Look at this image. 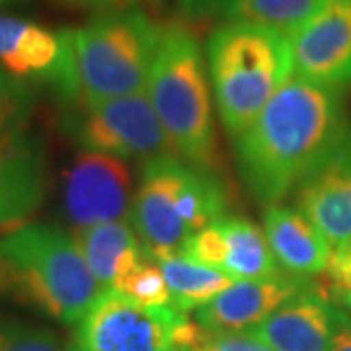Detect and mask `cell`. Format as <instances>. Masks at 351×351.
<instances>
[{
    "label": "cell",
    "mask_w": 351,
    "mask_h": 351,
    "mask_svg": "<svg viewBox=\"0 0 351 351\" xmlns=\"http://www.w3.org/2000/svg\"><path fill=\"white\" fill-rule=\"evenodd\" d=\"M350 137L338 88L291 75L234 137L240 176L256 199L274 205Z\"/></svg>",
    "instance_id": "6da1fadb"
},
{
    "label": "cell",
    "mask_w": 351,
    "mask_h": 351,
    "mask_svg": "<svg viewBox=\"0 0 351 351\" xmlns=\"http://www.w3.org/2000/svg\"><path fill=\"white\" fill-rule=\"evenodd\" d=\"M101 291L75 237L59 226L34 223L0 237V299L75 324Z\"/></svg>",
    "instance_id": "7a4b0ae2"
},
{
    "label": "cell",
    "mask_w": 351,
    "mask_h": 351,
    "mask_svg": "<svg viewBox=\"0 0 351 351\" xmlns=\"http://www.w3.org/2000/svg\"><path fill=\"white\" fill-rule=\"evenodd\" d=\"M225 191L211 170L164 154L143 166L129 223L158 262L182 254L199 230L225 215Z\"/></svg>",
    "instance_id": "3957f363"
},
{
    "label": "cell",
    "mask_w": 351,
    "mask_h": 351,
    "mask_svg": "<svg viewBox=\"0 0 351 351\" xmlns=\"http://www.w3.org/2000/svg\"><path fill=\"white\" fill-rule=\"evenodd\" d=\"M215 104L228 135L239 137L293 75L287 36L228 20L207 41Z\"/></svg>",
    "instance_id": "277c9868"
},
{
    "label": "cell",
    "mask_w": 351,
    "mask_h": 351,
    "mask_svg": "<svg viewBox=\"0 0 351 351\" xmlns=\"http://www.w3.org/2000/svg\"><path fill=\"white\" fill-rule=\"evenodd\" d=\"M147 94L172 151L209 170L215 162L213 90L197 39L180 25L162 29Z\"/></svg>",
    "instance_id": "5b68a950"
},
{
    "label": "cell",
    "mask_w": 351,
    "mask_h": 351,
    "mask_svg": "<svg viewBox=\"0 0 351 351\" xmlns=\"http://www.w3.org/2000/svg\"><path fill=\"white\" fill-rule=\"evenodd\" d=\"M162 29L151 16L125 8L71 29L78 101H101L147 90Z\"/></svg>",
    "instance_id": "8992f818"
},
{
    "label": "cell",
    "mask_w": 351,
    "mask_h": 351,
    "mask_svg": "<svg viewBox=\"0 0 351 351\" xmlns=\"http://www.w3.org/2000/svg\"><path fill=\"white\" fill-rule=\"evenodd\" d=\"M64 125L84 149L117 158H143L176 154L152 108L147 90L101 101H82ZM178 156V154H176Z\"/></svg>",
    "instance_id": "52a82bcc"
},
{
    "label": "cell",
    "mask_w": 351,
    "mask_h": 351,
    "mask_svg": "<svg viewBox=\"0 0 351 351\" xmlns=\"http://www.w3.org/2000/svg\"><path fill=\"white\" fill-rule=\"evenodd\" d=\"M186 314L174 306L147 308L104 289L80 318L69 351H172L176 326Z\"/></svg>",
    "instance_id": "ba28073f"
},
{
    "label": "cell",
    "mask_w": 351,
    "mask_h": 351,
    "mask_svg": "<svg viewBox=\"0 0 351 351\" xmlns=\"http://www.w3.org/2000/svg\"><path fill=\"white\" fill-rule=\"evenodd\" d=\"M0 69L18 82L47 84L78 101L71 29L53 32L32 20L0 14Z\"/></svg>",
    "instance_id": "9c48e42d"
},
{
    "label": "cell",
    "mask_w": 351,
    "mask_h": 351,
    "mask_svg": "<svg viewBox=\"0 0 351 351\" xmlns=\"http://www.w3.org/2000/svg\"><path fill=\"white\" fill-rule=\"evenodd\" d=\"M133 178L123 158L96 151L76 154L63 174V215L80 232L131 213Z\"/></svg>",
    "instance_id": "30bf717a"
},
{
    "label": "cell",
    "mask_w": 351,
    "mask_h": 351,
    "mask_svg": "<svg viewBox=\"0 0 351 351\" xmlns=\"http://www.w3.org/2000/svg\"><path fill=\"white\" fill-rule=\"evenodd\" d=\"M289 43L293 75L324 86H351V0H326Z\"/></svg>",
    "instance_id": "8fae6325"
},
{
    "label": "cell",
    "mask_w": 351,
    "mask_h": 351,
    "mask_svg": "<svg viewBox=\"0 0 351 351\" xmlns=\"http://www.w3.org/2000/svg\"><path fill=\"white\" fill-rule=\"evenodd\" d=\"M43 141L25 125L0 135V230L22 226L47 197Z\"/></svg>",
    "instance_id": "7c38bea8"
},
{
    "label": "cell",
    "mask_w": 351,
    "mask_h": 351,
    "mask_svg": "<svg viewBox=\"0 0 351 351\" xmlns=\"http://www.w3.org/2000/svg\"><path fill=\"white\" fill-rule=\"evenodd\" d=\"M182 256L221 269L234 281L281 274L265 234L242 217L223 215L213 221L189 240Z\"/></svg>",
    "instance_id": "4fadbf2b"
},
{
    "label": "cell",
    "mask_w": 351,
    "mask_h": 351,
    "mask_svg": "<svg viewBox=\"0 0 351 351\" xmlns=\"http://www.w3.org/2000/svg\"><path fill=\"white\" fill-rule=\"evenodd\" d=\"M318 285L308 277L293 274H277L263 279L234 281L213 301L197 308L195 320L211 334L248 332L262 324L291 299Z\"/></svg>",
    "instance_id": "5bb4252c"
},
{
    "label": "cell",
    "mask_w": 351,
    "mask_h": 351,
    "mask_svg": "<svg viewBox=\"0 0 351 351\" xmlns=\"http://www.w3.org/2000/svg\"><path fill=\"white\" fill-rule=\"evenodd\" d=\"M348 313L330 301L320 283L279 306L252 332L276 351H330Z\"/></svg>",
    "instance_id": "9a60e30c"
},
{
    "label": "cell",
    "mask_w": 351,
    "mask_h": 351,
    "mask_svg": "<svg viewBox=\"0 0 351 351\" xmlns=\"http://www.w3.org/2000/svg\"><path fill=\"white\" fill-rule=\"evenodd\" d=\"M297 205L332 246L351 242V137L299 184Z\"/></svg>",
    "instance_id": "2e32d148"
},
{
    "label": "cell",
    "mask_w": 351,
    "mask_h": 351,
    "mask_svg": "<svg viewBox=\"0 0 351 351\" xmlns=\"http://www.w3.org/2000/svg\"><path fill=\"white\" fill-rule=\"evenodd\" d=\"M263 234L283 271L301 277L324 274L332 244L302 211L269 205L263 217Z\"/></svg>",
    "instance_id": "e0dca14e"
},
{
    "label": "cell",
    "mask_w": 351,
    "mask_h": 351,
    "mask_svg": "<svg viewBox=\"0 0 351 351\" xmlns=\"http://www.w3.org/2000/svg\"><path fill=\"white\" fill-rule=\"evenodd\" d=\"M75 240L101 289H112L119 277L147 256L137 230L127 221L90 226L76 232Z\"/></svg>",
    "instance_id": "ac0fdd59"
},
{
    "label": "cell",
    "mask_w": 351,
    "mask_h": 351,
    "mask_svg": "<svg viewBox=\"0 0 351 351\" xmlns=\"http://www.w3.org/2000/svg\"><path fill=\"white\" fill-rule=\"evenodd\" d=\"M158 265L170 289L172 306L180 313L197 311L234 283L225 271L193 262L182 254L158 260Z\"/></svg>",
    "instance_id": "d6986e66"
},
{
    "label": "cell",
    "mask_w": 351,
    "mask_h": 351,
    "mask_svg": "<svg viewBox=\"0 0 351 351\" xmlns=\"http://www.w3.org/2000/svg\"><path fill=\"white\" fill-rule=\"evenodd\" d=\"M326 0H237L226 20L258 24L291 38Z\"/></svg>",
    "instance_id": "ffe728a7"
},
{
    "label": "cell",
    "mask_w": 351,
    "mask_h": 351,
    "mask_svg": "<svg viewBox=\"0 0 351 351\" xmlns=\"http://www.w3.org/2000/svg\"><path fill=\"white\" fill-rule=\"evenodd\" d=\"M112 289L117 291L121 297H125L127 301L147 306V308L172 306L170 289L166 285L162 269L149 254L137 265H133L129 271L119 277Z\"/></svg>",
    "instance_id": "44dd1931"
},
{
    "label": "cell",
    "mask_w": 351,
    "mask_h": 351,
    "mask_svg": "<svg viewBox=\"0 0 351 351\" xmlns=\"http://www.w3.org/2000/svg\"><path fill=\"white\" fill-rule=\"evenodd\" d=\"M0 351H64L51 330L0 318Z\"/></svg>",
    "instance_id": "7402d4cb"
},
{
    "label": "cell",
    "mask_w": 351,
    "mask_h": 351,
    "mask_svg": "<svg viewBox=\"0 0 351 351\" xmlns=\"http://www.w3.org/2000/svg\"><path fill=\"white\" fill-rule=\"evenodd\" d=\"M36 96L29 84L12 82L0 88V135L14 127L25 125L29 113L34 110Z\"/></svg>",
    "instance_id": "603a6c76"
},
{
    "label": "cell",
    "mask_w": 351,
    "mask_h": 351,
    "mask_svg": "<svg viewBox=\"0 0 351 351\" xmlns=\"http://www.w3.org/2000/svg\"><path fill=\"white\" fill-rule=\"evenodd\" d=\"M195 351H276L252 330L237 334H207Z\"/></svg>",
    "instance_id": "cb8c5ba5"
},
{
    "label": "cell",
    "mask_w": 351,
    "mask_h": 351,
    "mask_svg": "<svg viewBox=\"0 0 351 351\" xmlns=\"http://www.w3.org/2000/svg\"><path fill=\"white\" fill-rule=\"evenodd\" d=\"M324 274L330 285V291H326L330 297L338 293H351V242L332 252Z\"/></svg>",
    "instance_id": "d4e9b609"
},
{
    "label": "cell",
    "mask_w": 351,
    "mask_h": 351,
    "mask_svg": "<svg viewBox=\"0 0 351 351\" xmlns=\"http://www.w3.org/2000/svg\"><path fill=\"white\" fill-rule=\"evenodd\" d=\"M237 4V0H178V12L186 20L201 22L217 16H225Z\"/></svg>",
    "instance_id": "484cf974"
},
{
    "label": "cell",
    "mask_w": 351,
    "mask_h": 351,
    "mask_svg": "<svg viewBox=\"0 0 351 351\" xmlns=\"http://www.w3.org/2000/svg\"><path fill=\"white\" fill-rule=\"evenodd\" d=\"M66 6H75V8H86V10H94L98 14L115 12V10H125V8H133L138 0H59Z\"/></svg>",
    "instance_id": "4316f807"
},
{
    "label": "cell",
    "mask_w": 351,
    "mask_h": 351,
    "mask_svg": "<svg viewBox=\"0 0 351 351\" xmlns=\"http://www.w3.org/2000/svg\"><path fill=\"white\" fill-rule=\"evenodd\" d=\"M330 351H351V318L348 314V318L343 320V324L338 328L336 336L332 339Z\"/></svg>",
    "instance_id": "83f0119b"
},
{
    "label": "cell",
    "mask_w": 351,
    "mask_h": 351,
    "mask_svg": "<svg viewBox=\"0 0 351 351\" xmlns=\"http://www.w3.org/2000/svg\"><path fill=\"white\" fill-rule=\"evenodd\" d=\"M330 299H336L339 302V306L350 314L351 318V293H338V295H332Z\"/></svg>",
    "instance_id": "f1b7e54d"
},
{
    "label": "cell",
    "mask_w": 351,
    "mask_h": 351,
    "mask_svg": "<svg viewBox=\"0 0 351 351\" xmlns=\"http://www.w3.org/2000/svg\"><path fill=\"white\" fill-rule=\"evenodd\" d=\"M12 82H18V80H14V78H10V76L6 75L2 69H0V88L2 86H8V84H12Z\"/></svg>",
    "instance_id": "f546056e"
},
{
    "label": "cell",
    "mask_w": 351,
    "mask_h": 351,
    "mask_svg": "<svg viewBox=\"0 0 351 351\" xmlns=\"http://www.w3.org/2000/svg\"><path fill=\"white\" fill-rule=\"evenodd\" d=\"M172 351H195V350H184V348H174Z\"/></svg>",
    "instance_id": "4dcf8cb0"
},
{
    "label": "cell",
    "mask_w": 351,
    "mask_h": 351,
    "mask_svg": "<svg viewBox=\"0 0 351 351\" xmlns=\"http://www.w3.org/2000/svg\"><path fill=\"white\" fill-rule=\"evenodd\" d=\"M6 2H12V0H0V6H2V4H6Z\"/></svg>",
    "instance_id": "1f68e13d"
}]
</instances>
